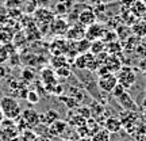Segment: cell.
<instances>
[{"label":"cell","instance_id":"6da1fadb","mask_svg":"<svg viewBox=\"0 0 146 141\" xmlns=\"http://www.w3.org/2000/svg\"><path fill=\"white\" fill-rule=\"evenodd\" d=\"M0 109L4 114V118L14 121L18 120L23 111L18 99L15 96H10V95H4L0 98Z\"/></svg>","mask_w":146,"mask_h":141},{"label":"cell","instance_id":"7a4b0ae2","mask_svg":"<svg viewBox=\"0 0 146 141\" xmlns=\"http://www.w3.org/2000/svg\"><path fill=\"white\" fill-rule=\"evenodd\" d=\"M34 18H35L36 26L39 27L41 31H45V30H49V27L52 25V22L54 21V12H52L50 10H47L45 7H41L35 10V14H34Z\"/></svg>","mask_w":146,"mask_h":141},{"label":"cell","instance_id":"3957f363","mask_svg":"<svg viewBox=\"0 0 146 141\" xmlns=\"http://www.w3.org/2000/svg\"><path fill=\"white\" fill-rule=\"evenodd\" d=\"M116 78H118V83L120 86H123L125 90H129L133 87V84L135 83L137 76H135V71L129 67V65H125L119 69V72H116Z\"/></svg>","mask_w":146,"mask_h":141},{"label":"cell","instance_id":"277c9868","mask_svg":"<svg viewBox=\"0 0 146 141\" xmlns=\"http://www.w3.org/2000/svg\"><path fill=\"white\" fill-rule=\"evenodd\" d=\"M19 128L14 120H7L4 118L3 122L0 124V134L4 140H14L19 136Z\"/></svg>","mask_w":146,"mask_h":141},{"label":"cell","instance_id":"5b68a950","mask_svg":"<svg viewBox=\"0 0 146 141\" xmlns=\"http://www.w3.org/2000/svg\"><path fill=\"white\" fill-rule=\"evenodd\" d=\"M22 124L25 125V129L26 130H31V129H35L36 126L41 124V120H39V114L36 113L35 110L33 109H26L22 111L21 117Z\"/></svg>","mask_w":146,"mask_h":141},{"label":"cell","instance_id":"8992f818","mask_svg":"<svg viewBox=\"0 0 146 141\" xmlns=\"http://www.w3.org/2000/svg\"><path fill=\"white\" fill-rule=\"evenodd\" d=\"M118 84V78L115 73H107L104 76H100L98 79V87H99L100 91L103 92H107V94H111L112 90L115 88V86Z\"/></svg>","mask_w":146,"mask_h":141},{"label":"cell","instance_id":"52a82bcc","mask_svg":"<svg viewBox=\"0 0 146 141\" xmlns=\"http://www.w3.org/2000/svg\"><path fill=\"white\" fill-rule=\"evenodd\" d=\"M106 31H107V29H106L104 25L95 22L94 25H91V26L85 29V38L91 42L98 41V39H103Z\"/></svg>","mask_w":146,"mask_h":141},{"label":"cell","instance_id":"ba28073f","mask_svg":"<svg viewBox=\"0 0 146 141\" xmlns=\"http://www.w3.org/2000/svg\"><path fill=\"white\" fill-rule=\"evenodd\" d=\"M85 29H87L85 26H83L81 23L76 22V23H73V25L69 26V29H68V31H66V34H65V37H66V39H68V41L77 42V41H80V39L85 38Z\"/></svg>","mask_w":146,"mask_h":141},{"label":"cell","instance_id":"9c48e42d","mask_svg":"<svg viewBox=\"0 0 146 141\" xmlns=\"http://www.w3.org/2000/svg\"><path fill=\"white\" fill-rule=\"evenodd\" d=\"M77 22L78 23H81L83 26L88 27V26H91V25H94L95 22H98V15H96L95 10L87 7V8H84L83 11L78 12Z\"/></svg>","mask_w":146,"mask_h":141},{"label":"cell","instance_id":"30bf717a","mask_svg":"<svg viewBox=\"0 0 146 141\" xmlns=\"http://www.w3.org/2000/svg\"><path fill=\"white\" fill-rule=\"evenodd\" d=\"M120 121H122V128H125V130H127L129 133H131L133 130H135L137 115L134 111H127V110H125V113L120 117Z\"/></svg>","mask_w":146,"mask_h":141},{"label":"cell","instance_id":"8fae6325","mask_svg":"<svg viewBox=\"0 0 146 141\" xmlns=\"http://www.w3.org/2000/svg\"><path fill=\"white\" fill-rule=\"evenodd\" d=\"M69 29V23L62 18H54V21L52 22V25L49 27V30L56 34V35H65Z\"/></svg>","mask_w":146,"mask_h":141},{"label":"cell","instance_id":"7c38bea8","mask_svg":"<svg viewBox=\"0 0 146 141\" xmlns=\"http://www.w3.org/2000/svg\"><path fill=\"white\" fill-rule=\"evenodd\" d=\"M116 102L125 110H127V111H134V113L138 111V105L134 102V99L131 98L130 94H129L127 91H125L120 96H118V98H116Z\"/></svg>","mask_w":146,"mask_h":141},{"label":"cell","instance_id":"4fadbf2b","mask_svg":"<svg viewBox=\"0 0 146 141\" xmlns=\"http://www.w3.org/2000/svg\"><path fill=\"white\" fill-rule=\"evenodd\" d=\"M106 68L108 69L111 73H116L119 72V69L123 67V61L120 60L119 56H112V54H108L106 57L104 63H103Z\"/></svg>","mask_w":146,"mask_h":141},{"label":"cell","instance_id":"5bb4252c","mask_svg":"<svg viewBox=\"0 0 146 141\" xmlns=\"http://www.w3.org/2000/svg\"><path fill=\"white\" fill-rule=\"evenodd\" d=\"M41 82L43 83L45 88H46V87H50V86L58 84L56 71H53L52 68H43L41 71Z\"/></svg>","mask_w":146,"mask_h":141},{"label":"cell","instance_id":"9a60e30c","mask_svg":"<svg viewBox=\"0 0 146 141\" xmlns=\"http://www.w3.org/2000/svg\"><path fill=\"white\" fill-rule=\"evenodd\" d=\"M130 12L137 19H143L146 16V3L143 0H134L130 5Z\"/></svg>","mask_w":146,"mask_h":141},{"label":"cell","instance_id":"2e32d148","mask_svg":"<svg viewBox=\"0 0 146 141\" xmlns=\"http://www.w3.org/2000/svg\"><path fill=\"white\" fill-rule=\"evenodd\" d=\"M131 29V34L137 38H145L146 37V21L145 19H137L133 25L130 26Z\"/></svg>","mask_w":146,"mask_h":141},{"label":"cell","instance_id":"e0dca14e","mask_svg":"<svg viewBox=\"0 0 146 141\" xmlns=\"http://www.w3.org/2000/svg\"><path fill=\"white\" fill-rule=\"evenodd\" d=\"M103 125H104L106 130H108L111 134L112 133H119L122 130V121H120L119 117H108L104 121Z\"/></svg>","mask_w":146,"mask_h":141},{"label":"cell","instance_id":"ac0fdd59","mask_svg":"<svg viewBox=\"0 0 146 141\" xmlns=\"http://www.w3.org/2000/svg\"><path fill=\"white\" fill-rule=\"evenodd\" d=\"M47 128H49V133L52 136H61V134H64L65 132L68 130V122L57 120L56 122H53L50 126H47Z\"/></svg>","mask_w":146,"mask_h":141},{"label":"cell","instance_id":"d6986e66","mask_svg":"<svg viewBox=\"0 0 146 141\" xmlns=\"http://www.w3.org/2000/svg\"><path fill=\"white\" fill-rule=\"evenodd\" d=\"M39 120H41V124H43V125H46V126H50L53 122L60 120V115H58V113L56 110L49 109L46 113L39 114Z\"/></svg>","mask_w":146,"mask_h":141},{"label":"cell","instance_id":"ffe728a7","mask_svg":"<svg viewBox=\"0 0 146 141\" xmlns=\"http://www.w3.org/2000/svg\"><path fill=\"white\" fill-rule=\"evenodd\" d=\"M139 38H137V37L131 35L127 39H125L123 41V43H122V46H123V52H127V53H133L134 50H135L137 45L139 43Z\"/></svg>","mask_w":146,"mask_h":141},{"label":"cell","instance_id":"44dd1931","mask_svg":"<svg viewBox=\"0 0 146 141\" xmlns=\"http://www.w3.org/2000/svg\"><path fill=\"white\" fill-rule=\"evenodd\" d=\"M106 52H107V54L119 56L120 53L123 52L122 42L120 41H114V42H110V43H106Z\"/></svg>","mask_w":146,"mask_h":141},{"label":"cell","instance_id":"7402d4cb","mask_svg":"<svg viewBox=\"0 0 146 141\" xmlns=\"http://www.w3.org/2000/svg\"><path fill=\"white\" fill-rule=\"evenodd\" d=\"M85 124H87V120L84 117H81L80 114H77L76 111H70L69 113V125L74 126L77 129L80 126H84Z\"/></svg>","mask_w":146,"mask_h":141},{"label":"cell","instance_id":"603a6c76","mask_svg":"<svg viewBox=\"0 0 146 141\" xmlns=\"http://www.w3.org/2000/svg\"><path fill=\"white\" fill-rule=\"evenodd\" d=\"M89 52L92 53L94 56H98L100 53L106 52V42L103 39H98V41H94L91 42V49Z\"/></svg>","mask_w":146,"mask_h":141},{"label":"cell","instance_id":"cb8c5ba5","mask_svg":"<svg viewBox=\"0 0 146 141\" xmlns=\"http://www.w3.org/2000/svg\"><path fill=\"white\" fill-rule=\"evenodd\" d=\"M85 126L88 128L89 137H92V136H94V134H95V133H98V132H99L100 129L103 128V126L100 125V124H99V122H98V121H96V120H95V118H92V117L87 120V124H85Z\"/></svg>","mask_w":146,"mask_h":141},{"label":"cell","instance_id":"d4e9b609","mask_svg":"<svg viewBox=\"0 0 146 141\" xmlns=\"http://www.w3.org/2000/svg\"><path fill=\"white\" fill-rule=\"evenodd\" d=\"M89 49H91V41H88L87 38H83V39L76 42V50H77L78 54L88 53Z\"/></svg>","mask_w":146,"mask_h":141},{"label":"cell","instance_id":"484cf974","mask_svg":"<svg viewBox=\"0 0 146 141\" xmlns=\"http://www.w3.org/2000/svg\"><path fill=\"white\" fill-rule=\"evenodd\" d=\"M92 141H111V133L108 130H106L104 128H102L98 133H95L94 136L91 137Z\"/></svg>","mask_w":146,"mask_h":141},{"label":"cell","instance_id":"4316f807","mask_svg":"<svg viewBox=\"0 0 146 141\" xmlns=\"http://www.w3.org/2000/svg\"><path fill=\"white\" fill-rule=\"evenodd\" d=\"M50 63L54 68L57 69L60 67H62V65H66L68 64V60L65 57V54H56V56H53L52 60H50Z\"/></svg>","mask_w":146,"mask_h":141},{"label":"cell","instance_id":"83f0119b","mask_svg":"<svg viewBox=\"0 0 146 141\" xmlns=\"http://www.w3.org/2000/svg\"><path fill=\"white\" fill-rule=\"evenodd\" d=\"M11 53L8 50V46H3L0 45V65H3L4 63H7L10 60Z\"/></svg>","mask_w":146,"mask_h":141},{"label":"cell","instance_id":"f1b7e54d","mask_svg":"<svg viewBox=\"0 0 146 141\" xmlns=\"http://www.w3.org/2000/svg\"><path fill=\"white\" fill-rule=\"evenodd\" d=\"M56 75L60 76V78L66 79L72 75V71H70V68H69V65L66 64V65H62V67H60V68L56 69Z\"/></svg>","mask_w":146,"mask_h":141},{"label":"cell","instance_id":"f546056e","mask_svg":"<svg viewBox=\"0 0 146 141\" xmlns=\"http://www.w3.org/2000/svg\"><path fill=\"white\" fill-rule=\"evenodd\" d=\"M26 99L30 105H36L39 102V94L36 91H34V90H30V91H27Z\"/></svg>","mask_w":146,"mask_h":141},{"label":"cell","instance_id":"4dcf8cb0","mask_svg":"<svg viewBox=\"0 0 146 141\" xmlns=\"http://www.w3.org/2000/svg\"><path fill=\"white\" fill-rule=\"evenodd\" d=\"M134 53H135L138 57L143 58V60L146 58V43L142 41V39L139 41V43L137 45V47H135V50H134Z\"/></svg>","mask_w":146,"mask_h":141},{"label":"cell","instance_id":"1f68e13d","mask_svg":"<svg viewBox=\"0 0 146 141\" xmlns=\"http://www.w3.org/2000/svg\"><path fill=\"white\" fill-rule=\"evenodd\" d=\"M60 99L62 100L70 110H74L78 106V102L74 99V98H72V96H68V98H66V96H60Z\"/></svg>","mask_w":146,"mask_h":141},{"label":"cell","instance_id":"d6a6232c","mask_svg":"<svg viewBox=\"0 0 146 141\" xmlns=\"http://www.w3.org/2000/svg\"><path fill=\"white\" fill-rule=\"evenodd\" d=\"M74 111H76L77 114H80L81 117H84L85 120L91 118V109L87 107V106H77V107L74 109Z\"/></svg>","mask_w":146,"mask_h":141},{"label":"cell","instance_id":"836d02e7","mask_svg":"<svg viewBox=\"0 0 146 141\" xmlns=\"http://www.w3.org/2000/svg\"><path fill=\"white\" fill-rule=\"evenodd\" d=\"M103 41H104L106 43H110V42H114V41H119V39H118V34H116V31L107 30L106 34H104V37H103Z\"/></svg>","mask_w":146,"mask_h":141},{"label":"cell","instance_id":"e575fe53","mask_svg":"<svg viewBox=\"0 0 146 141\" xmlns=\"http://www.w3.org/2000/svg\"><path fill=\"white\" fill-rule=\"evenodd\" d=\"M34 78H35V75H34V72L30 71V69H25V71L22 72V80H25V82H27V83L33 82Z\"/></svg>","mask_w":146,"mask_h":141},{"label":"cell","instance_id":"d590c367","mask_svg":"<svg viewBox=\"0 0 146 141\" xmlns=\"http://www.w3.org/2000/svg\"><path fill=\"white\" fill-rule=\"evenodd\" d=\"M126 90H125V87H123V86H120L119 83L116 84V86H115V88L112 90V92H111V94L114 95V98L115 99H116V98H118V96H120V95L123 94V92H125Z\"/></svg>","mask_w":146,"mask_h":141},{"label":"cell","instance_id":"8d00e7d4","mask_svg":"<svg viewBox=\"0 0 146 141\" xmlns=\"http://www.w3.org/2000/svg\"><path fill=\"white\" fill-rule=\"evenodd\" d=\"M68 11V5L62 4V3H58L57 4V14H65Z\"/></svg>","mask_w":146,"mask_h":141},{"label":"cell","instance_id":"74e56055","mask_svg":"<svg viewBox=\"0 0 146 141\" xmlns=\"http://www.w3.org/2000/svg\"><path fill=\"white\" fill-rule=\"evenodd\" d=\"M133 1H134V0H122L120 3H122V5L126 4V8H130V5L133 4Z\"/></svg>","mask_w":146,"mask_h":141},{"label":"cell","instance_id":"f35d334b","mask_svg":"<svg viewBox=\"0 0 146 141\" xmlns=\"http://www.w3.org/2000/svg\"><path fill=\"white\" fill-rule=\"evenodd\" d=\"M35 141H52L49 137H45V136H36Z\"/></svg>","mask_w":146,"mask_h":141},{"label":"cell","instance_id":"ab89813d","mask_svg":"<svg viewBox=\"0 0 146 141\" xmlns=\"http://www.w3.org/2000/svg\"><path fill=\"white\" fill-rule=\"evenodd\" d=\"M4 76H5V69H4L3 65H0V80L4 78Z\"/></svg>","mask_w":146,"mask_h":141},{"label":"cell","instance_id":"60d3db41","mask_svg":"<svg viewBox=\"0 0 146 141\" xmlns=\"http://www.w3.org/2000/svg\"><path fill=\"white\" fill-rule=\"evenodd\" d=\"M77 141H92V140H91L89 137H80Z\"/></svg>","mask_w":146,"mask_h":141},{"label":"cell","instance_id":"b9f144b4","mask_svg":"<svg viewBox=\"0 0 146 141\" xmlns=\"http://www.w3.org/2000/svg\"><path fill=\"white\" fill-rule=\"evenodd\" d=\"M3 120H4V114H3V111H1V109H0V124L3 122Z\"/></svg>","mask_w":146,"mask_h":141},{"label":"cell","instance_id":"7bdbcfd3","mask_svg":"<svg viewBox=\"0 0 146 141\" xmlns=\"http://www.w3.org/2000/svg\"><path fill=\"white\" fill-rule=\"evenodd\" d=\"M143 109L146 110V98H145V99H143Z\"/></svg>","mask_w":146,"mask_h":141}]
</instances>
